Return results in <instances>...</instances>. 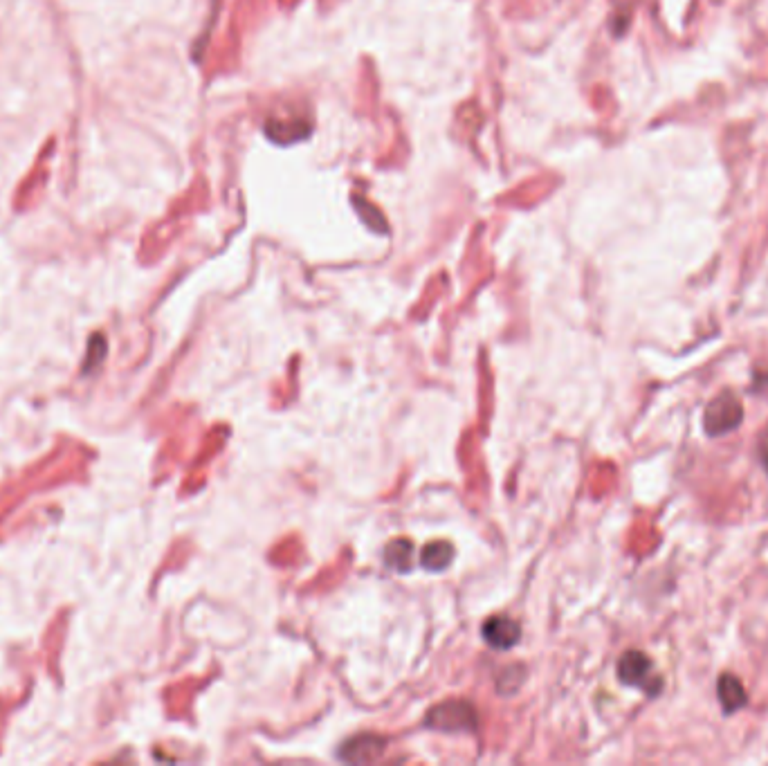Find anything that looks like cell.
<instances>
[{
	"label": "cell",
	"instance_id": "obj_1",
	"mask_svg": "<svg viewBox=\"0 0 768 766\" xmlns=\"http://www.w3.org/2000/svg\"><path fill=\"white\" fill-rule=\"evenodd\" d=\"M744 421V407L733 391H724L710 400L703 414V427L710 436H724L737 430Z\"/></svg>",
	"mask_w": 768,
	"mask_h": 766
},
{
	"label": "cell",
	"instance_id": "obj_2",
	"mask_svg": "<svg viewBox=\"0 0 768 766\" xmlns=\"http://www.w3.org/2000/svg\"><path fill=\"white\" fill-rule=\"evenodd\" d=\"M425 724L441 733H472L477 731V710L465 701H447L429 710Z\"/></svg>",
	"mask_w": 768,
	"mask_h": 766
},
{
	"label": "cell",
	"instance_id": "obj_3",
	"mask_svg": "<svg viewBox=\"0 0 768 766\" xmlns=\"http://www.w3.org/2000/svg\"><path fill=\"white\" fill-rule=\"evenodd\" d=\"M618 677H620V681L625 683V686L643 688L652 697L658 695V692H661V688H663V681L658 679L656 672H654V663L649 661L647 654L638 652V650L623 654V659L618 661Z\"/></svg>",
	"mask_w": 768,
	"mask_h": 766
},
{
	"label": "cell",
	"instance_id": "obj_4",
	"mask_svg": "<svg viewBox=\"0 0 768 766\" xmlns=\"http://www.w3.org/2000/svg\"><path fill=\"white\" fill-rule=\"evenodd\" d=\"M483 638H486L490 647L504 652L517 645L521 638V627L508 616H492L486 620V625H483Z\"/></svg>",
	"mask_w": 768,
	"mask_h": 766
},
{
	"label": "cell",
	"instance_id": "obj_5",
	"mask_svg": "<svg viewBox=\"0 0 768 766\" xmlns=\"http://www.w3.org/2000/svg\"><path fill=\"white\" fill-rule=\"evenodd\" d=\"M265 135L272 142L277 144H292V142H301L306 140L310 131H313V126H310L308 120H290V122H283V120H277V117H272V120L265 122Z\"/></svg>",
	"mask_w": 768,
	"mask_h": 766
},
{
	"label": "cell",
	"instance_id": "obj_6",
	"mask_svg": "<svg viewBox=\"0 0 768 766\" xmlns=\"http://www.w3.org/2000/svg\"><path fill=\"white\" fill-rule=\"evenodd\" d=\"M719 699H721V706L726 710V715H733L739 708H744L748 704V695L742 686V681L733 677V674H724V677L719 679Z\"/></svg>",
	"mask_w": 768,
	"mask_h": 766
},
{
	"label": "cell",
	"instance_id": "obj_7",
	"mask_svg": "<svg viewBox=\"0 0 768 766\" xmlns=\"http://www.w3.org/2000/svg\"><path fill=\"white\" fill-rule=\"evenodd\" d=\"M454 560V549L450 542H432L420 553V564L427 571H445Z\"/></svg>",
	"mask_w": 768,
	"mask_h": 766
},
{
	"label": "cell",
	"instance_id": "obj_8",
	"mask_svg": "<svg viewBox=\"0 0 768 766\" xmlns=\"http://www.w3.org/2000/svg\"><path fill=\"white\" fill-rule=\"evenodd\" d=\"M411 555H414V544L409 540H396L384 551V562H387V567L393 571H409Z\"/></svg>",
	"mask_w": 768,
	"mask_h": 766
},
{
	"label": "cell",
	"instance_id": "obj_9",
	"mask_svg": "<svg viewBox=\"0 0 768 766\" xmlns=\"http://www.w3.org/2000/svg\"><path fill=\"white\" fill-rule=\"evenodd\" d=\"M757 450H760V459L764 461V465L768 468V425H766V430L760 434V448H757Z\"/></svg>",
	"mask_w": 768,
	"mask_h": 766
}]
</instances>
